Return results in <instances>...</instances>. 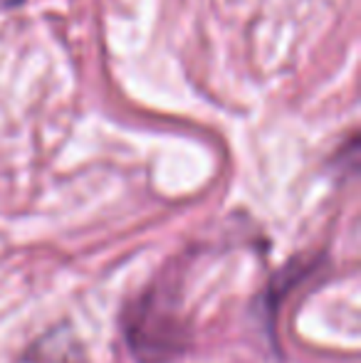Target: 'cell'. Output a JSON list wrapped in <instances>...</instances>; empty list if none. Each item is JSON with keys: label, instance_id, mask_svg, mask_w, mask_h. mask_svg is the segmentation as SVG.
Listing matches in <instances>:
<instances>
[{"label": "cell", "instance_id": "1", "mask_svg": "<svg viewBox=\"0 0 361 363\" xmlns=\"http://www.w3.org/2000/svg\"><path fill=\"white\" fill-rule=\"evenodd\" d=\"M126 341L139 363H171L186 354L188 329L166 291L151 289L131 306Z\"/></svg>", "mask_w": 361, "mask_h": 363}]
</instances>
